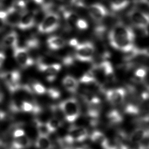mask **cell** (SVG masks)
Masks as SVG:
<instances>
[{"label":"cell","instance_id":"40","mask_svg":"<svg viewBox=\"0 0 149 149\" xmlns=\"http://www.w3.org/2000/svg\"><path fill=\"white\" fill-rule=\"evenodd\" d=\"M3 94L1 90H0V102L3 100Z\"/></svg>","mask_w":149,"mask_h":149},{"label":"cell","instance_id":"35","mask_svg":"<svg viewBox=\"0 0 149 149\" xmlns=\"http://www.w3.org/2000/svg\"><path fill=\"white\" fill-rule=\"evenodd\" d=\"M6 60V56L4 53L0 52V67L4 64L5 61Z\"/></svg>","mask_w":149,"mask_h":149},{"label":"cell","instance_id":"6","mask_svg":"<svg viewBox=\"0 0 149 149\" xmlns=\"http://www.w3.org/2000/svg\"><path fill=\"white\" fill-rule=\"evenodd\" d=\"M95 52V46L92 43H79L75 47V58L81 62H91L94 58Z\"/></svg>","mask_w":149,"mask_h":149},{"label":"cell","instance_id":"15","mask_svg":"<svg viewBox=\"0 0 149 149\" xmlns=\"http://www.w3.org/2000/svg\"><path fill=\"white\" fill-rule=\"evenodd\" d=\"M62 84L65 90L69 93H75L79 90V81L72 76L67 75L65 77Z\"/></svg>","mask_w":149,"mask_h":149},{"label":"cell","instance_id":"10","mask_svg":"<svg viewBox=\"0 0 149 149\" xmlns=\"http://www.w3.org/2000/svg\"><path fill=\"white\" fill-rule=\"evenodd\" d=\"M127 96L126 90L123 88L110 89L106 92L105 96L109 102L113 105L122 104Z\"/></svg>","mask_w":149,"mask_h":149},{"label":"cell","instance_id":"17","mask_svg":"<svg viewBox=\"0 0 149 149\" xmlns=\"http://www.w3.org/2000/svg\"><path fill=\"white\" fill-rule=\"evenodd\" d=\"M32 145L30 138L26 135L13 138L12 146L14 149H26Z\"/></svg>","mask_w":149,"mask_h":149},{"label":"cell","instance_id":"11","mask_svg":"<svg viewBox=\"0 0 149 149\" xmlns=\"http://www.w3.org/2000/svg\"><path fill=\"white\" fill-rule=\"evenodd\" d=\"M88 11L90 16L97 22L102 21L108 15L107 8L99 3H95L89 6Z\"/></svg>","mask_w":149,"mask_h":149},{"label":"cell","instance_id":"43","mask_svg":"<svg viewBox=\"0 0 149 149\" xmlns=\"http://www.w3.org/2000/svg\"><path fill=\"white\" fill-rule=\"evenodd\" d=\"M3 0H0V5L2 4V2H3Z\"/></svg>","mask_w":149,"mask_h":149},{"label":"cell","instance_id":"25","mask_svg":"<svg viewBox=\"0 0 149 149\" xmlns=\"http://www.w3.org/2000/svg\"><path fill=\"white\" fill-rule=\"evenodd\" d=\"M62 121L57 117H54L49 119L47 122L50 133H54L62 126Z\"/></svg>","mask_w":149,"mask_h":149},{"label":"cell","instance_id":"3","mask_svg":"<svg viewBox=\"0 0 149 149\" xmlns=\"http://www.w3.org/2000/svg\"><path fill=\"white\" fill-rule=\"evenodd\" d=\"M128 16L133 26L141 31V35L143 36L148 35L149 15L134 8L129 11Z\"/></svg>","mask_w":149,"mask_h":149},{"label":"cell","instance_id":"37","mask_svg":"<svg viewBox=\"0 0 149 149\" xmlns=\"http://www.w3.org/2000/svg\"><path fill=\"white\" fill-rule=\"evenodd\" d=\"M142 55L149 57V47L146 49H141Z\"/></svg>","mask_w":149,"mask_h":149},{"label":"cell","instance_id":"14","mask_svg":"<svg viewBox=\"0 0 149 149\" xmlns=\"http://www.w3.org/2000/svg\"><path fill=\"white\" fill-rule=\"evenodd\" d=\"M6 24L11 26H17L20 15L22 13L19 12L15 6H12L6 11Z\"/></svg>","mask_w":149,"mask_h":149},{"label":"cell","instance_id":"32","mask_svg":"<svg viewBox=\"0 0 149 149\" xmlns=\"http://www.w3.org/2000/svg\"><path fill=\"white\" fill-rule=\"evenodd\" d=\"M6 11H0V32L4 28L6 24Z\"/></svg>","mask_w":149,"mask_h":149},{"label":"cell","instance_id":"33","mask_svg":"<svg viewBox=\"0 0 149 149\" xmlns=\"http://www.w3.org/2000/svg\"><path fill=\"white\" fill-rule=\"evenodd\" d=\"M71 3L78 8H85L86 7L85 0H71Z\"/></svg>","mask_w":149,"mask_h":149},{"label":"cell","instance_id":"8","mask_svg":"<svg viewBox=\"0 0 149 149\" xmlns=\"http://www.w3.org/2000/svg\"><path fill=\"white\" fill-rule=\"evenodd\" d=\"M1 75L2 79L4 80L11 92L15 93L22 88V86L20 84L21 75L18 71H10Z\"/></svg>","mask_w":149,"mask_h":149},{"label":"cell","instance_id":"27","mask_svg":"<svg viewBox=\"0 0 149 149\" xmlns=\"http://www.w3.org/2000/svg\"><path fill=\"white\" fill-rule=\"evenodd\" d=\"M124 111L128 115L136 116L140 113V109L135 103H128L125 106Z\"/></svg>","mask_w":149,"mask_h":149},{"label":"cell","instance_id":"7","mask_svg":"<svg viewBox=\"0 0 149 149\" xmlns=\"http://www.w3.org/2000/svg\"><path fill=\"white\" fill-rule=\"evenodd\" d=\"M14 58L17 63L22 68L26 69L32 66L34 61L31 56L26 47L18 46L13 48Z\"/></svg>","mask_w":149,"mask_h":149},{"label":"cell","instance_id":"1","mask_svg":"<svg viewBox=\"0 0 149 149\" xmlns=\"http://www.w3.org/2000/svg\"><path fill=\"white\" fill-rule=\"evenodd\" d=\"M135 38V33L132 29L122 22H117L109 34V40L111 46L125 54L135 47L134 45Z\"/></svg>","mask_w":149,"mask_h":149},{"label":"cell","instance_id":"22","mask_svg":"<svg viewBox=\"0 0 149 149\" xmlns=\"http://www.w3.org/2000/svg\"><path fill=\"white\" fill-rule=\"evenodd\" d=\"M107 120L111 124H118L121 123L123 117L120 111L117 109H111L107 115Z\"/></svg>","mask_w":149,"mask_h":149},{"label":"cell","instance_id":"2","mask_svg":"<svg viewBox=\"0 0 149 149\" xmlns=\"http://www.w3.org/2000/svg\"><path fill=\"white\" fill-rule=\"evenodd\" d=\"M65 119L69 123H73L81 115V108L78 101L70 98L63 101L58 105Z\"/></svg>","mask_w":149,"mask_h":149},{"label":"cell","instance_id":"29","mask_svg":"<svg viewBox=\"0 0 149 149\" xmlns=\"http://www.w3.org/2000/svg\"><path fill=\"white\" fill-rule=\"evenodd\" d=\"M137 145V149H149V128L145 138Z\"/></svg>","mask_w":149,"mask_h":149},{"label":"cell","instance_id":"16","mask_svg":"<svg viewBox=\"0 0 149 149\" xmlns=\"http://www.w3.org/2000/svg\"><path fill=\"white\" fill-rule=\"evenodd\" d=\"M64 39L58 36H53L47 39V45L49 49L52 50H58L63 49L66 45Z\"/></svg>","mask_w":149,"mask_h":149},{"label":"cell","instance_id":"31","mask_svg":"<svg viewBox=\"0 0 149 149\" xmlns=\"http://www.w3.org/2000/svg\"><path fill=\"white\" fill-rule=\"evenodd\" d=\"M75 27L80 30H86L89 27V24L86 20L81 18L77 21Z\"/></svg>","mask_w":149,"mask_h":149},{"label":"cell","instance_id":"13","mask_svg":"<svg viewBox=\"0 0 149 149\" xmlns=\"http://www.w3.org/2000/svg\"><path fill=\"white\" fill-rule=\"evenodd\" d=\"M90 139L93 143L100 146L103 149H110L111 143L104 133L95 130L91 133Z\"/></svg>","mask_w":149,"mask_h":149},{"label":"cell","instance_id":"39","mask_svg":"<svg viewBox=\"0 0 149 149\" xmlns=\"http://www.w3.org/2000/svg\"><path fill=\"white\" fill-rule=\"evenodd\" d=\"M4 146V143L3 141H2V139L0 138V149H2L3 148Z\"/></svg>","mask_w":149,"mask_h":149},{"label":"cell","instance_id":"42","mask_svg":"<svg viewBox=\"0 0 149 149\" xmlns=\"http://www.w3.org/2000/svg\"><path fill=\"white\" fill-rule=\"evenodd\" d=\"M82 149H91L90 148L88 147V146L85 145L82 147Z\"/></svg>","mask_w":149,"mask_h":149},{"label":"cell","instance_id":"18","mask_svg":"<svg viewBox=\"0 0 149 149\" xmlns=\"http://www.w3.org/2000/svg\"><path fill=\"white\" fill-rule=\"evenodd\" d=\"M147 131L148 128H138L135 129L129 135V141L131 143L138 144L145 138Z\"/></svg>","mask_w":149,"mask_h":149},{"label":"cell","instance_id":"20","mask_svg":"<svg viewBox=\"0 0 149 149\" xmlns=\"http://www.w3.org/2000/svg\"><path fill=\"white\" fill-rule=\"evenodd\" d=\"M18 35L15 32L12 31L4 37L2 40V45L5 47L14 48L17 46Z\"/></svg>","mask_w":149,"mask_h":149},{"label":"cell","instance_id":"12","mask_svg":"<svg viewBox=\"0 0 149 149\" xmlns=\"http://www.w3.org/2000/svg\"><path fill=\"white\" fill-rule=\"evenodd\" d=\"M35 15L34 13L28 11L22 12L17 24L18 28L22 30L26 31L33 28L36 22Z\"/></svg>","mask_w":149,"mask_h":149},{"label":"cell","instance_id":"19","mask_svg":"<svg viewBox=\"0 0 149 149\" xmlns=\"http://www.w3.org/2000/svg\"><path fill=\"white\" fill-rule=\"evenodd\" d=\"M63 15L65 21L69 28L75 27L77 21L80 18L78 14L70 10H64Z\"/></svg>","mask_w":149,"mask_h":149},{"label":"cell","instance_id":"24","mask_svg":"<svg viewBox=\"0 0 149 149\" xmlns=\"http://www.w3.org/2000/svg\"><path fill=\"white\" fill-rule=\"evenodd\" d=\"M147 74V69L145 67L137 69L133 74V81L135 83H142L145 81Z\"/></svg>","mask_w":149,"mask_h":149},{"label":"cell","instance_id":"34","mask_svg":"<svg viewBox=\"0 0 149 149\" xmlns=\"http://www.w3.org/2000/svg\"><path fill=\"white\" fill-rule=\"evenodd\" d=\"M26 133L24 132V130L22 129H17L14 131L13 134V138L15 137H19V136H22L23 135H25Z\"/></svg>","mask_w":149,"mask_h":149},{"label":"cell","instance_id":"38","mask_svg":"<svg viewBox=\"0 0 149 149\" xmlns=\"http://www.w3.org/2000/svg\"><path fill=\"white\" fill-rule=\"evenodd\" d=\"M6 117V113L3 111H0V122H1Z\"/></svg>","mask_w":149,"mask_h":149},{"label":"cell","instance_id":"36","mask_svg":"<svg viewBox=\"0 0 149 149\" xmlns=\"http://www.w3.org/2000/svg\"><path fill=\"white\" fill-rule=\"evenodd\" d=\"M78 44H79V42H78V41H77L76 39H72L69 41V45H70L71 46V47H76Z\"/></svg>","mask_w":149,"mask_h":149},{"label":"cell","instance_id":"26","mask_svg":"<svg viewBox=\"0 0 149 149\" xmlns=\"http://www.w3.org/2000/svg\"><path fill=\"white\" fill-rule=\"evenodd\" d=\"M34 123L38 135L49 136L51 133L47 123H44L39 120H35Z\"/></svg>","mask_w":149,"mask_h":149},{"label":"cell","instance_id":"5","mask_svg":"<svg viewBox=\"0 0 149 149\" xmlns=\"http://www.w3.org/2000/svg\"><path fill=\"white\" fill-rule=\"evenodd\" d=\"M60 24V17L56 13L47 12L38 26L39 32L41 34H49L58 29Z\"/></svg>","mask_w":149,"mask_h":149},{"label":"cell","instance_id":"28","mask_svg":"<svg viewBox=\"0 0 149 149\" xmlns=\"http://www.w3.org/2000/svg\"><path fill=\"white\" fill-rule=\"evenodd\" d=\"M31 87L32 91L37 94L41 95L47 93V89L45 86L37 81H33Z\"/></svg>","mask_w":149,"mask_h":149},{"label":"cell","instance_id":"23","mask_svg":"<svg viewBox=\"0 0 149 149\" xmlns=\"http://www.w3.org/2000/svg\"><path fill=\"white\" fill-rule=\"evenodd\" d=\"M129 3V0H111L110 5L113 11L118 12L126 8Z\"/></svg>","mask_w":149,"mask_h":149},{"label":"cell","instance_id":"21","mask_svg":"<svg viewBox=\"0 0 149 149\" xmlns=\"http://www.w3.org/2000/svg\"><path fill=\"white\" fill-rule=\"evenodd\" d=\"M35 147L38 149H52L53 145L49 136L38 135L35 141Z\"/></svg>","mask_w":149,"mask_h":149},{"label":"cell","instance_id":"9","mask_svg":"<svg viewBox=\"0 0 149 149\" xmlns=\"http://www.w3.org/2000/svg\"><path fill=\"white\" fill-rule=\"evenodd\" d=\"M38 70L44 74L49 82H52L56 79V76L62 68L60 63H54L51 64L37 63Z\"/></svg>","mask_w":149,"mask_h":149},{"label":"cell","instance_id":"44","mask_svg":"<svg viewBox=\"0 0 149 149\" xmlns=\"http://www.w3.org/2000/svg\"><path fill=\"white\" fill-rule=\"evenodd\" d=\"M145 1H146V2H147L148 3H149V0H144Z\"/></svg>","mask_w":149,"mask_h":149},{"label":"cell","instance_id":"30","mask_svg":"<svg viewBox=\"0 0 149 149\" xmlns=\"http://www.w3.org/2000/svg\"><path fill=\"white\" fill-rule=\"evenodd\" d=\"M47 93L52 99H58L61 96L60 92L58 89L54 88L47 90Z\"/></svg>","mask_w":149,"mask_h":149},{"label":"cell","instance_id":"41","mask_svg":"<svg viewBox=\"0 0 149 149\" xmlns=\"http://www.w3.org/2000/svg\"><path fill=\"white\" fill-rule=\"evenodd\" d=\"M64 149H82V148L67 147Z\"/></svg>","mask_w":149,"mask_h":149},{"label":"cell","instance_id":"4","mask_svg":"<svg viewBox=\"0 0 149 149\" xmlns=\"http://www.w3.org/2000/svg\"><path fill=\"white\" fill-rule=\"evenodd\" d=\"M88 137V131L87 128L83 126H73L68 129V133L63 139H60V144L63 143L71 145L74 143H80L85 141Z\"/></svg>","mask_w":149,"mask_h":149}]
</instances>
